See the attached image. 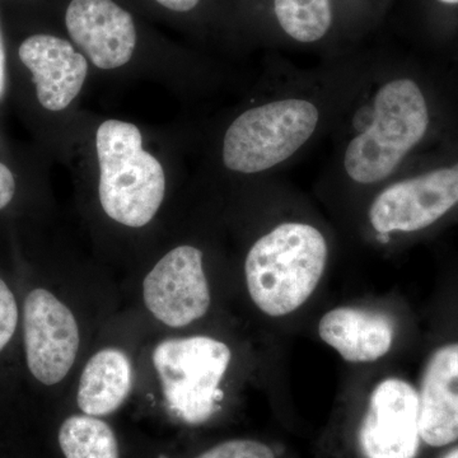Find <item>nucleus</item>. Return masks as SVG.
<instances>
[{
	"label": "nucleus",
	"instance_id": "6e6552de",
	"mask_svg": "<svg viewBox=\"0 0 458 458\" xmlns=\"http://www.w3.org/2000/svg\"><path fill=\"white\" fill-rule=\"evenodd\" d=\"M420 441L418 391L400 378L379 382L358 432L363 457L417 458Z\"/></svg>",
	"mask_w": 458,
	"mask_h": 458
},
{
	"label": "nucleus",
	"instance_id": "6ab92c4d",
	"mask_svg": "<svg viewBox=\"0 0 458 458\" xmlns=\"http://www.w3.org/2000/svg\"><path fill=\"white\" fill-rule=\"evenodd\" d=\"M16 192V181L7 165L0 164V210L4 209Z\"/></svg>",
	"mask_w": 458,
	"mask_h": 458
},
{
	"label": "nucleus",
	"instance_id": "4468645a",
	"mask_svg": "<svg viewBox=\"0 0 458 458\" xmlns=\"http://www.w3.org/2000/svg\"><path fill=\"white\" fill-rule=\"evenodd\" d=\"M131 387L132 366L128 355L116 348L102 349L84 367L77 403L83 414L105 417L125 403Z\"/></svg>",
	"mask_w": 458,
	"mask_h": 458
},
{
	"label": "nucleus",
	"instance_id": "f8f14e48",
	"mask_svg": "<svg viewBox=\"0 0 458 458\" xmlns=\"http://www.w3.org/2000/svg\"><path fill=\"white\" fill-rule=\"evenodd\" d=\"M421 441L445 447L458 439V343L442 346L428 361L419 390Z\"/></svg>",
	"mask_w": 458,
	"mask_h": 458
},
{
	"label": "nucleus",
	"instance_id": "4be33fe9",
	"mask_svg": "<svg viewBox=\"0 0 458 458\" xmlns=\"http://www.w3.org/2000/svg\"><path fill=\"white\" fill-rule=\"evenodd\" d=\"M443 458H458V448L456 450H452L451 452H448L447 454H445Z\"/></svg>",
	"mask_w": 458,
	"mask_h": 458
},
{
	"label": "nucleus",
	"instance_id": "9d476101",
	"mask_svg": "<svg viewBox=\"0 0 458 458\" xmlns=\"http://www.w3.org/2000/svg\"><path fill=\"white\" fill-rule=\"evenodd\" d=\"M65 22L71 38L98 68L110 71L131 59L134 22L113 0H72Z\"/></svg>",
	"mask_w": 458,
	"mask_h": 458
},
{
	"label": "nucleus",
	"instance_id": "412c9836",
	"mask_svg": "<svg viewBox=\"0 0 458 458\" xmlns=\"http://www.w3.org/2000/svg\"><path fill=\"white\" fill-rule=\"evenodd\" d=\"M5 82H7V74H5V50L3 44L2 32H0V99L5 92Z\"/></svg>",
	"mask_w": 458,
	"mask_h": 458
},
{
	"label": "nucleus",
	"instance_id": "2eb2a0df",
	"mask_svg": "<svg viewBox=\"0 0 458 458\" xmlns=\"http://www.w3.org/2000/svg\"><path fill=\"white\" fill-rule=\"evenodd\" d=\"M59 445L65 458H120L119 443L106 421L73 415L62 424Z\"/></svg>",
	"mask_w": 458,
	"mask_h": 458
},
{
	"label": "nucleus",
	"instance_id": "f3484780",
	"mask_svg": "<svg viewBox=\"0 0 458 458\" xmlns=\"http://www.w3.org/2000/svg\"><path fill=\"white\" fill-rule=\"evenodd\" d=\"M195 458H276L269 445L254 439H231L214 445Z\"/></svg>",
	"mask_w": 458,
	"mask_h": 458
},
{
	"label": "nucleus",
	"instance_id": "1a4fd4ad",
	"mask_svg": "<svg viewBox=\"0 0 458 458\" xmlns=\"http://www.w3.org/2000/svg\"><path fill=\"white\" fill-rule=\"evenodd\" d=\"M457 204L458 165L388 186L370 205L369 222L379 234L420 231Z\"/></svg>",
	"mask_w": 458,
	"mask_h": 458
},
{
	"label": "nucleus",
	"instance_id": "39448f33",
	"mask_svg": "<svg viewBox=\"0 0 458 458\" xmlns=\"http://www.w3.org/2000/svg\"><path fill=\"white\" fill-rule=\"evenodd\" d=\"M318 123V110L306 99H282L251 108L225 132L223 162L242 174L269 170L306 144Z\"/></svg>",
	"mask_w": 458,
	"mask_h": 458
},
{
	"label": "nucleus",
	"instance_id": "aec40b11",
	"mask_svg": "<svg viewBox=\"0 0 458 458\" xmlns=\"http://www.w3.org/2000/svg\"><path fill=\"white\" fill-rule=\"evenodd\" d=\"M159 4L174 12H189L199 4L200 0H157Z\"/></svg>",
	"mask_w": 458,
	"mask_h": 458
},
{
	"label": "nucleus",
	"instance_id": "dca6fc26",
	"mask_svg": "<svg viewBox=\"0 0 458 458\" xmlns=\"http://www.w3.org/2000/svg\"><path fill=\"white\" fill-rule=\"evenodd\" d=\"M274 7L282 29L300 42L321 40L333 22L330 0H274Z\"/></svg>",
	"mask_w": 458,
	"mask_h": 458
},
{
	"label": "nucleus",
	"instance_id": "f257e3e1",
	"mask_svg": "<svg viewBox=\"0 0 458 458\" xmlns=\"http://www.w3.org/2000/svg\"><path fill=\"white\" fill-rule=\"evenodd\" d=\"M327 262L321 232L306 223H283L256 241L245 276L252 302L271 318L300 309L318 288Z\"/></svg>",
	"mask_w": 458,
	"mask_h": 458
},
{
	"label": "nucleus",
	"instance_id": "9b49d317",
	"mask_svg": "<svg viewBox=\"0 0 458 458\" xmlns=\"http://www.w3.org/2000/svg\"><path fill=\"white\" fill-rule=\"evenodd\" d=\"M18 55L31 71L42 107L62 111L80 95L89 63L68 41L50 35L31 36L22 42Z\"/></svg>",
	"mask_w": 458,
	"mask_h": 458
},
{
	"label": "nucleus",
	"instance_id": "20e7f679",
	"mask_svg": "<svg viewBox=\"0 0 458 458\" xmlns=\"http://www.w3.org/2000/svg\"><path fill=\"white\" fill-rule=\"evenodd\" d=\"M231 360L227 344L213 337L159 343L153 352V366L171 411L194 426L209 420L223 399L221 384Z\"/></svg>",
	"mask_w": 458,
	"mask_h": 458
},
{
	"label": "nucleus",
	"instance_id": "a211bd4d",
	"mask_svg": "<svg viewBox=\"0 0 458 458\" xmlns=\"http://www.w3.org/2000/svg\"><path fill=\"white\" fill-rule=\"evenodd\" d=\"M18 306L7 283L0 278V352L8 345L16 333Z\"/></svg>",
	"mask_w": 458,
	"mask_h": 458
},
{
	"label": "nucleus",
	"instance_id": "423d86ee",
	"mask_svg": "<svg viewBox=\"0 0 458 458\" xmlns=\"http://www.w3.org/2000/svg\"><path fill=\"white\" fill-rule=\"evenodd\" d=\"M27 367L38 381L59 384L73 367L81 335L73 312L47 289L30 292L23 307Z\"/></svg>",
	"mask_w": 458,
	"mask_h": 458
},
{
	"label": "nucleus",
	"instance_id": "f03ea898",
	"mask_svg": "<svg viewBox=\"0 0 458 458\" xmlns=\"http://www.w3.org/2000/svg\"><path fill=\"white\" fill-rule=\"evenodd\" d=\"M96 146L99 201L105 213L128 227H144L164 201V168L144 149L134 123L107 120L98 128Z\"/></svg>",
	"mask_w": 458,
	"mask_h": 458
},
{
	"label": "nucleus",
	"instance_id": "ddd939ff",
	"mask_svg": "<svg viewBox=\"0 0 458 458\" xmlns=\"http://www.w3.org/2000/svg\"><path fill=\"white\" fill-rule=\"evenodd\" d=\"M322 342L351 363H372L381 360L394 343V327L379 313L354 307H339L318 322Z\"/></svg>",
	"mask_w": 458,
	"mask_h": 458
},
{
	"label": "nucleus",
	"instance_id": "5701e85b",
	"mask_svg": "<svg viewBox=\"0 0 458 458\" xmlns=\"http://www.w3.org/2000/svg\"><path fill=\"white\" fill-rule=\"evenodd\" d=\"M439 2L445 3V4H458V0H439Z\"/></svg>",
	"mask_w": 458,
	"mask_h": 458
},
{
	"label": "nucleus",
	"instance_id": "7ed1b4c3",
	"mask_svg": "<svg viewBox=\"0 0 458 458\" xmlns=\"http://www.w3.org/2000/svg\"><path fill=\"white\" fill-rule=\"evenodd\" d=\"M428 123L426 98L414 81L386 83L377 93L372 123L346 148V174L363 185L387 179L423 140Z\"/></svg>",
	"mask_w": 458,
	"mask_h": 458
},
{
	"label": "nucleus",
	"instance_id": "0eeeda50",
	"mask_svg": "<svg viewBox=\"0 0 458 458\" xmlns=\"http://www.w3.org/2000/svg\"><path fill=\"white\" fill-rule=\"evenodd\" d=\"M143 300L165 327H185L204 318L212 297L200 250L183 245L165 255L144 279Z\"/></svg>",
	"mask_w": 458,
	"mask_h": 458
}]
</instances>
